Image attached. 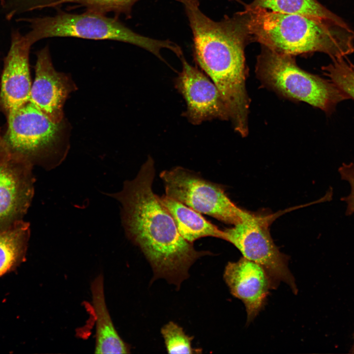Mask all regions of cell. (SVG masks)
<instances>
[{
    "label": "cell",
    "mask_w": 354,
    "mask_h": 354,
    "mask_svg": "<svg viewBox=\"0 0 354 354\" xmlns=\"http://www.w3.org/2000/svg\"><path fill=\"white\" fill-rule=\"evenodd\" d=\"M192 30L197 64L218 88L234 129H248L250 98L244 45L249 36L242 15L215 21L199 8V2L184 4Z\"/></svg>",
    "instance_id": "7a4b0ae2"
},
{
    "label": "cell",
    "mask_w": 354,
    "mask_h": 354,
    "mask_svg": "<svg viewBox=\"0 0 354 354\" xmlns=\"http://www.w3.org/2000/svg\"><path fill=\"white\" fill-rule=\"evenodd\" d=\"M0 82V108L6 116L30 101L31 83L29 65L31 46L18 29H13Z\"/></svg>",
    "instance_id": "8fae6325"
},
{
    "label": "cell",
    "mask_w": 354,
    "mask_h": 354,
    "mask_svg": "<svg viewBox=\"0 0 354 354\" xmlns=\"http://www.w3.org/2000/svg\"><path fill=\"white\" fill-rule=\"evenodd\" d=\"M92 307L95 316L94 353L98 354H129L130 347L119 335L108 309L104 277L100 274L90 284Z\"/></svg>",
    "instance_id": "5bb4252c"
},
{
    "label": "cell",
    "mask_w": 354,
    "mask_h": 354,
    "mask_svg": "<svg viewBox=\"0 0 354 354\" xmlns=\"http://www.w3.org/2000/svg\"><path fill=\"white\" fill-rule=\"evenodd\" d=\"M30 232V224L24 220L0 232V277L24 254Z\"/></svg>",
    "instance_id": "2e32d148"
},
{
    "label": "cell",
    "mask_w": 354,
    "mask_h": 354,
    "mask_svg": "<svg viewBox=\"0 0 354 354\" xmlns=\"http://www.w3.org/2000/svg\"><path fill=\"white\" fill-rule=\"evenodd\" d=\"M322 69L330 81L354 99V67L346 57L332 59L331 63Z\"/></svg>",
    "instance_id": "ac0fdd59"
},
{
    "label": "cell",
    "mask_w": 354,
    "mask_h": 354,
    "mask_svg": "<svg viewBox=\"0 0 354 354\" xmlns=\"http://www.w3.org/2000/svg\"><path fill=\"white\" fill-rule=\"evenodd\" d=\"M3 1H4V0H0V4H2V2H3Z\"/></svg>",
    "instance_id": "d4e9b609"
},
{
    "label": "cell",
    "mask_w": 354,
    "mask_h": 354,
    "mask_svg": "<svg viewBox=\"0 0 354 354\" xmlns=\"http://www.w3.org/2000/svg\"><path fill=\"white\" fill-rule=\"evenodd\" d=\"M268 221V217L247 211L240 222L223 230V239L233 244L243 257L260 265L270 277L274 289L283 282L296 294L298 290L288 267V257L273 242Z\"/></svg>",
    "instance_id": "ba28073f"
},
{
    "label": "cell",
    "mask_w": 354,
    "mask_h": 354,
    "mask_svg": "<svg viewBox=\"0 0 354 354\" xmlns=\"http://www.w3.org/2000/svg\"><path fill=\"white\" fill-rule=\"evenodd\" d=\"M179 59L182 67L176 79L175 87L186 102L184 115L189 121L198 125L213 119H230L226 106L213 82L190 65L183 55Z\"/></svg>",
    "instance_id": "30bf717a"
},
{
    "label": "cell",
    "mask_w": 354,
    "mask_h": 354,
    "mask_svg": "<svg viewBox=\"0 0 354 354\" xmlns=\"http://www.w3.org/2000/svg\"><path fill=\"white\" fill-rule=\"evenodd\" d=\"M353 66H354V64H353Z\"/></svg>",
    "instance_id": "4316f807"
},
{
    "label": "cell",
    "mask_w": 354,
    "mask_h": 354,
    "mask_svg": "<svg viewBox=\"0 0 354 354\" xmlns=\"http://www.w3.org/2000/svg\"><path fill=\"white\" fill-rule=\"evenodd\" d=\"M161 201L173 218L181 236L190 243L206 236L224 239V232L201 213L166 195Z\"/></svg>",
    "instance_id": "9a60e30c"
},
{
    "label": "cell",
    "mask_w": 354,
    "mask_h": 354,
    "mask_svg": "<svg viewBox=\"0 0 354 354\" xmlns=\"http://www.w3.org/2000/svg\"><path fill=\"white\" fill-rule=\"evenodd\" d=\"M36 55L35 78L30 101L51 121L60 123L63 118L66 99L76 87L68 76L55 70L48 46L37 51Z\"/></svg>",
    "instance_id": "7c38bea8"
},
{
    "label": "cell",
    "mask_w": 354,
    "mask_h": 354,
    "mask_svg": "<svg viewBox=\"0 0 354 354\" xmlns=\"http://www.w3.org/2000/svg\"><path fill=\"white\" fill-rule=\"evenodd\" d=\"M33 165L0 142V232L23 220L34 192Z\"/></svg>",
    "instance_id": "9c48e42d"
},
{
    "label": "cell",
    "mask_w": 354,
    "mask_h": 354,
    "mask_svg": "<svg viewBox=\"0 0 354 354\" xmlns=\"http://www.w3.org/2000/svg\"><path fill=\"white\" fill-rule=\"evenodd\" d=\"M5 116L6 128L0 142L11 153L46 170L60 163L61 122H53L30 101Z\"/></svg>",
    "instance_id": "8992f818"
},
{
    "label": "cell",
    "mask_w": 354,
    "mask_h": 354,
    "mask_svg": "<svg viewBox=\"0 0 354 354\" xmlns=\"http://www.w3.org/2000/svg\"><path fill=\"white\" fill-rule=\"evenodd\" d=\"M166 350L169 354H193L196 350L192 347L193 337L187 335L183 328L174 322L165 324L161 330Z\"/></svg>",
    "instance_id": "d6986e66"
},
{
    "label": "cell",
    "mask_w": 354,
    "mask_h": 354,
    "mask_svg": "<svg viewBox=\"0 0 354 354\" xmlns=\"http://www.w3.org/2000/svg\"><path fill=\"white\" fill-rule=\"evenodd\" d=\"M338 172L342 179L347 181L350 185V192L341 200L346 205V215H351L354 213V162L343 163L338 168Z\"/></svg>",
    "instance_id": "7402d4cb"
},
{
    "label": "cell",
    "mask_w": 354,
    "mask_h": 354,
    "mask_svg": "<svg viewBox=\"0 0 354 354\" xmlns=\"http://www.w3.org/2000/svg\"><path fill=\"white\" fill-rule=\"evenodd\" d=\"M241 14L249 36L278 53L293 56L322 52L332 60L354 52V30L345 22L276 12L250 4Z\"/></svg>",
    "instance_id": "3957f363"
},
{
    "label": "cell",
    "mask_w": 354,
    "mask_h": 354,
    "mask_svg": "<svg viewBox=\"0 0 354 354\" xmlns=\"http://www.w3.org/2000/svg\"><path fill=\"white\" fill-rule=\"evenodd\" d=\"M223 277L231 294L244 303L247 324L250 323L263 308L269 290L273 289L270 277L260 265L244 257L228 262Z\"/></svg>",
    "instance_id": "4fadbf2b"
},
{
    "label": "cell",
    "mask_w": 354,
    "mask_h": 354,
    "mask_svg": "<svg viewBox=\"0 0 354 354\" xmlns=\"http://www.w3.org/2000/svg\"><path fill=\"white\" fill-rule=\"evenodd\" d=\"M1 137H2V135H1L0 132V141L1 140Z\"/></svg>",
    "instance_id": "484cf974"
},
{
    "label": "cell",
    "mask_w": 354,
    "mask_h": 354,
    "mask_svg": "<svg viewBox=\"0 0 354 354\" xmlns=\"http://www.w3.org/2000/svg\"><path fill=\"white\" fill-rule=\"evenodd\" d=\"M159 176L165 195L201 213L234 225L240 222L247 212L231 200L221 185L194 171L177 166L163 171Z\"/></svg>",
    "instance_id": "52a82bcc"
},
{
    "label": "cell",
    "mask_w": 354,
    "mask_h": 354,
    "mask_svg": "<svg viewBox=\"0 0 354 354\" xmlns=\"http://www.w3.org/2000/svg\"><path fill=\"white\" fill-rule=\"evenodd\" d=\"M154 176V161L149 156L136 177L110 196L120 203L126 235L150 264L153 280L163 278L179 288L194 263L211 253L196 250L179 234L160 197L153 191Z\"/></svg>",
    "instance_id": "6da1fadb"
},
{
    "label": "cell",
    "mask_w": 354,
    "mask_h": 354,
    "mask_svg": "<svg viewBox=\"0 0 354 354\" xmlns=\"http://www.w3.org/2000/svg\"><path fill=\"white\" fill-rule=\"evenodd\" d=\"M352 350L353 351V353H354V345H353V347H352Z\"/></svg>",
    "instance_id": "cb8c5ba5"
},
{
    "label": "cell",
    "mask_w": 354,
    "mask_h": 354,
    "mask_svg": "<svg viewBox=\"0 0 354 354\" xmlns=\"http://www.w3.org/2000/svg\"><path fill=\"white\" fill-rule=\"evenodd\" d=\"M182 3L183 4L190 2H199V0H175Z\"/></svg>",
    "instance_id": "603a6c76"
},
{
    "label": "cell",
    "mask_w": 354,
    "mask_h": 354,
    "mask_svg": "<svg viewBox=\"0 0 354 354\" xmlns=\"http://www.w3.org/2000/svg\"><path fill=\"white\" fill-rule=\"evenodd\" d=\"M30 24V30L24 35L32 45L42 39L53 37H74L93 40H113L137 46L165 61L160 53L164 49L175 53L178 45L169 40H159L139 34L115 18L87 10L82 14L59 11L55 16L19 18Z\"/></svg>",
    "instance_id": "277c9868"
},
{
    "label": "cell",
    "mask_w": 354,
    "mask_h": 354,
    "mask_svg": "<svg viewBox=\"0 0 354 354\" xmlns=\"http://www.w3.org/2000/svg\"><path fill=\"white\" fill-rule=\"evenodd\" d=\"M61 0H4L0 5L7 20L25 13L41 8L55 7Z\"/></svg>",
    "instance_id": "44dd1931"
},
{
    "label": "cell",
    "mask_w": 354,
    "mask_h": 354,
    "mask_svg": "<svg viewBox=\"0 0 354 354\" xmlns=\"http://www.w3.org/2000/svg\"><path fill=\"white\" fill-rule=\"evenodd\" d=\"M140 0H61L56 6L65 3H75L87 8V10L106 14L114 12L130 16L134 5Z\"/></svg>",
    "instance_id": "ffe728a7"
},
{
    "label": "cell",
    "mask_w": 354,
    "mask_h": 354,
    "mask_svg": "<svg viewBox=\"0 0 354 354\" xmlns=\"http://www.w3.org/2000/svg\"><path fill=\"white\" fill-rule=\"evenodd\" d=\"M250 5L276 12L345 22L317 0H254Z\"/></svg>",
    "instance_id": "e0dca14e"
},
{
    "label": "cell",
    "mask_w": 354,
    "mask_h": 354,
    "mask_svg": "<svg viewBox=\"0 0 354 354\" xmlns=\"http://www.w3.org/2000/svg\"><path fill=\"white\" fill-rule=\"evenodd\" d=\"M293 56L264 46L257 59L256 73L265 87L286 98L305 102L331 114L336 105L350 97L331 81L299 67Z\"/></svg>",
    "instance_id": "5b68a950"
}]
</instances>
